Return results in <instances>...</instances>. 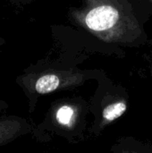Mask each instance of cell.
<instances>
[{"instance_id": "cell-1", "label": "cell", "mask_w": 152, "mask_h": 153, "mask_svg": "<svg viewBox=\"0 0 152 153\" xmlns=\"http://www.w3.org/2000/svg\"><path fill=\"white\" fill-rule=\"evenodd\" d=\"M70 20L100 40L130 46L142 38L143 30L126 0H82L69 11Z\"/></svg>"}, {"instance_id": "cell-2", "label": "cell", "mask_w": 152, "mask_h": 153, "mask_svg": "<svg viewBox=\"0 0 152 153\" xmlns=\"http://www.w3.org/2000/svg\"><path fill=\"white\" fill-rule=\"evenodd\" d=\"M83 81L84 75L80 72L46 67L39 63L25 68L15 79L28 99L30 113L34 111L39 96L74 88Z\"/></svg>"}, {"instance_id": "cell-3", "label": "cell", "mask_w": 152, "mask_h": 153, "mask_svg": "<svg viewBox=\"0 0 152 153\" xmlns=\"http://www.w3.org/2000/svg\"><path fill=\"white\" fill-rule=\"evenodd\" d=\"M33 132L29 121L15 115L0 116V148Z\"/></svg>"}, {"instance_id": "cell-4", "label": "cell", "mask_w": 152, "mask_h": 153, "mask_svg": "<svg viewBox=\"0 0 152 153\" xmlns=\"http://www.w3.org/2000/svg\"><path fill=\"white\" fill-rule=\"evenodd\" d=\"M51 120L59 127L71 129L77 120L78 111L76 108L71 104H60L52 109Z\"/></svg>"}, {"instance_id": "cell-5", "label": "cell", "mask_w": 152, "mask_h": 153, "mask_svg": "<svg viewBox=\"0 0 152 153\" xmlns=\"http://www.w3.org/2000/svg\"><path fill=\"white\" fill-rule=\"evenodd\" d=\"M126 110L127 103L125 100H118L108 105L102 112V121L100 124L101 129L118 119L125 113Z\"/></svg>"}, {"instance_id": "cell-6", "label": "cell", "mask_w": 152, "mask_h": 153, "mask_svg": "<svg viewBox=\"0 0 152 153\" xmlns=\"http://www.w3.org/2000/svg\"><path fill=\"white\" fill-rule=\"evenodd\" d=\"M12 4H18V5H24V4H29L32 3L33 0H9Z\"/></svg>"}, {"instance_id": "cell-7", "label": "cell", "mask_w": 152, "mask_h": 153, "mask_svg": "<svg viewBox=\"0 0 152 153\" xmlns=\"http://www.w3.org/2000/svg\"><path fill=\"white\" fill-rule=\"evenodd\" d=\"M8 108H9V104L6 101H4V100L0 99V112L5 111Z\"/></svg>"}, {"instance_id": "cell-8", "label": "cell", "mask_w": 152, "mask_h": 153, "mask_svg": "<svg viewBox=\"0 0 152 153\" xmlns=\"http://www.w3.org/2000/svg\"><path fill=\"white\" fill-rule=\"evenodd\" d=\"M5 43H6L5 39H4L3 37L0 36V54L2 53V48L5 45Z\"/></svg>"}, {"instance_id": "cell-9", "label": "cell", "mask_w": 152, "mask_h": 153, "mask_svg": "<svg viewBox=\"0 0 152 153\" xmlns=\"http://www.w3.org/2000/svg\"><path fill=\"white\" fill-rule=\"evenodd\" d=\"M150 2H151V4H152V0H150Z\"/></svg>"}]
</instances>
